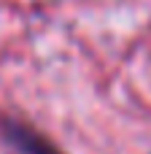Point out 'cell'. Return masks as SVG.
I'll return each mask as SVG.
<instances>
[{
  "mask_svg": "<svg viewBox=\"0 0 151 154\" xmlns=\"http://www.w3.org/2000/svg\"><path fill=\"white\" fill-rule=\"evenodd\" d=\"M0 135L8 146H14L19 154H59L46 138H41L32 127L16 122V119H8L3 116L0 119Z\"/></svg>",
  "mask_w": 151,
  "mask_h": 154,
  "instance_id": "obj_1",
  "label": "cell"
}]
</instances>
